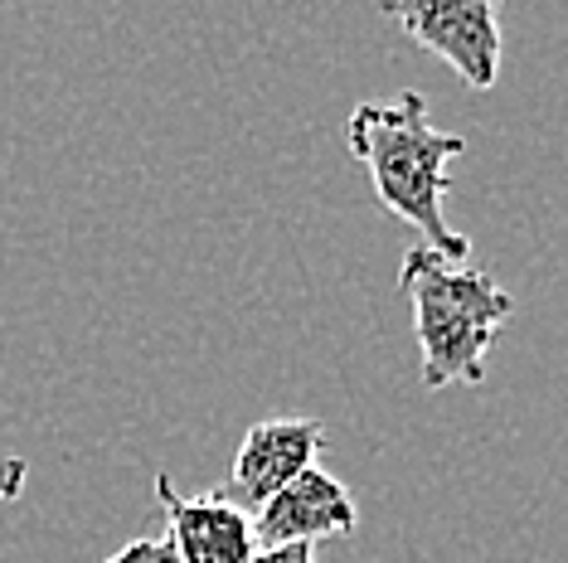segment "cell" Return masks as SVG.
<instances>
[{"label":"cell","instance_id":"9c48e42d","mask_svg":"<svg viewBox=\"0 0 568 563\" xmlns=\"http://www.w3.org/2000/svg\"><path fill=\"white\" fill-rule=\"evenodd\" d=\"M248 563H321L312 544H277V549H257Z\"/></svg>","mask_w":568,"mask_h":563},{"label":"cell","instance_id":"8992f818","mask_svg":"<svg viewBox=\"0 0 568 563\" xmlns=\"http://www.w3.org/2000/svg\"><path fill=\"white\" fill-rule=\"evenodd\" d=\"M351 530H355V495L321 467L302 471V477H296L292 485H282L273 501L253 515L257 549L345 540Z\"/></svg>","mask_w":568,"mask_h":563},{"label":"cell","instance_id":"6da1fadb","mask_svg":"<svg viewBox=\"0 0 568 563\" xmlns=\"http://www.w3.org/2000/svg\"><path fill=\"white\" fill-rule=\"evenodd\" d=\"M355 161L365 165L374 199L404 219L413 234H423L428 248H437L452 263L471 258V243L443 219V204L452 190V161L467 151V141L437 132L428 98L398 93L394 102H359L345 122Z\"/></svg>","mask_w":568,"mask_h":563},{"label":"cell","instance_id":"3957f363","mask_svg":"<svg viewBox=\"0 0 568 563\" xmlns=\"http://www.w3.org/2000/svg\"><path fill=\"white\" fill-rule=\"evenodd\" d=\"M500 6L506 0H389L384 10L471 93H486L500 79Z\"/></svg>","mask_w":568,"mask_h":563},{"label":"cell","instance_id":"7a4b0ae2","mask_svg":"<svg viewBox=\"0 0 568 563\" xmlns=\"http://www.w3.org/2000/svg\"><path fill=\"white\" fill-rule=\"evenodd\" d=\"M398 291L413 301V336L428 389L467 383L481 389L486 360L500 326L510 321L515 301L506 287H496L486 273L467 263L443 258L428 243H413L398 263Z\"/></svg>","mask_w":568,"mask_h":563},{"label":"cell","instance_id":"ba28073f","mask_svg":"<svg viewBox=\"0 0 568 563\" xmlns=\"http://www.w3.org/2000/svg\"><path fill=\"white\" fill-rule=\"evenodd\" d=\"M24 477H30L24 457H6V462H0V505H10L24 491Z\"/></svg>","mask_w":568,"mask_h":563},{"label":"cell","instance_id":"5b68a950","mask_svg":"<svg viewBox=\"0 0 568 563\" xmlns=\"http://www.w3.org/2000/svg\"><path fill=\"white\" fill-rule=\"evenodd\" d=\"M156 495L165 510V540L180 563H248L257 554L253 515L219 491L180 495L175 481L156 471Z\"/></svg>","mask_w":568,"mask_h":563},{"label":"cell","instance_id":"52a82bcc","mask_svg":"<svg viewBox=\"0 0 568 563\" xmlns=\"http://www.w3.org/2000/svg\"><path fill=\"white\" fill-rule=\"evenodd\" d=\"M102 563H180L175 559V549H171V540H132V544H122L112 559H102Z\"/></svg>","mask_w":568,"mask_h":563},{"label":"cell","instance_id":"277c9868","mask_svg":"<svg viewBox=\"0 0 568 563\" xmlns=\"http://www.w3.org/2000/svg\"><path fill=\"white\" fill-rule=\"evenodd\" d=\"M326 452V428L316 418H263L243 432L234 467L214 485L224 501L257 515L282 485H292L302 471H312Z\"/></svg>","mask_w":568,"mask_h":563}]
</instances>
